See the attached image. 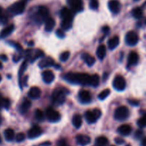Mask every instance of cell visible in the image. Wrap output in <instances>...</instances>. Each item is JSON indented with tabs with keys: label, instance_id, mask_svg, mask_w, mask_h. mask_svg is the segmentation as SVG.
I'll return each instance as SVG.
<instances>
[{
	"label": "cell",
	"instance_id": "obj_1",
	"mask_svg": "<svg viewBox=\"0 0 146 146\" xmlns=\"http://www.w3.org/2000/svg\"><path fill=\"white\" fill-rule=\"evenodd\" d=\"M91 75L86 73L69 72L64 76V79L71 84L90 85Z\"/></svg>",
	"mask_w": 146,
	"mask_h": 146
},
{
	"label": "cell",
	"instance_id": "obj_2",
	"mask_svg": "<svg viewBox=\"0 0 146 146\" xmlns=\"http://www.w3.org/2000/svg\"><path fill=\"white\" fill-rule=\"evenodd\" d=\"M66 92L63 88H57L54 90L51 94V102L55 105H61L66 100Z\"/></svg>",
	"mask_w": 146,
	"mask_h": 146
},
{
	"label": "cell",
	"instance_id": "obj_3",
	"mask_svg": "<svg viewBox=\"0 0 146 146\" xmlns=\"http://www.w3.org/2000/svg\"><path fill=\"white\" fill-rule=\"evenodd\" d=\"M49 16V10L44 6H40L37 9L36 12L34 15V20L37 23H42L45 21Z\"/></svg>",
	"mask_w": 146,
	"mask_h": 146
},
{
	"label": "cell",
	"instance_id": "obj_4",
	"mask_svg": "<svg viewBox=\"0 0 146 146\" xmlns=\"http://www.w3.org/2000/svg\"><path fill=\"white\" fill-rule=\"evenodd\" d=\"M26 7V2L24 1H19L14 3L12 5L10 6L7 9L8 14L11 15H18L24 12Z\"/></svg>",
	"mask_w": 146,
	"mask_h": 146
},
{
	"label": "cell",
	"instance_id": "obj_5",
	"mask_svg": "<svg viewBox=\"0 0 146 146\" xmlns=\"http://www.w3.org/2000/svg\"><path fill=\"white\" fill-rule=\"evenodd\" d=\"M129 110L125 106H120L119 107L115 110V113H114V117L115 120L123 121L125 120L129 117Z\"/></svg>",
	"mask_w": 146,
	"mask_h": 146
},
{
	"label": "cell",
	"instance_id": "obj_6",
	"mask_svg": "<svg viewBox=\"0 0 146 146\" xmlns=\"http://www.w3.org/2000/svg\"><path fill=\"white\" fill-rule=\"evenodd\" d=\"M113 86L118 91H123L126 87V82L125 78L121 75H118L115 77L113 82Z\"/></svg>",
	"mask_w": 146,
	"mask_h": 146
},
{
	"label": "cell",
	"instance_id": "obj_7",
	"mask_svg": "<svg viewBox=\"0 0 146 146\" xmlns=\"http://www.w3.org/2000/svg\"><path fill=\"white\" fill-rule=\"evenodd\" d=\"M46 116L47 119L48 121L51 122V123H56V122L59 121L61 119V115L56 110H54L53 108H48L46 111Z\"/></svg>",
	"mask_w": 146,
	"mask_h": 146
},
{
	"label": "cell",
	"instance_id": "obj_8",
	"mask_svg": "<svg viewBox=\"0 0 146 146\" xmlns=\"http://www.w3.org/2000/svg\"><path fill=\"white\" fill-rule=\"evenodd\" d=\"M138 36L136 32L133 31H130L125 35V42L129 46H135L138 42Z\"/></svg>",
	"mask_w": 146,
	"mask_h": 146
},
{
	"label": "cell",
	"instance_id": "obj_9",
	"mask_svg": "<svg viewBox=\"0 0 146 146\" xmlns=\"http://www.w3.org/2000/svg\"><path fill=\"white\" fill-rule=\"evenodd\" d=\"M68 3L73 12H80L84 9L82 0H68Z\"/></svg>",
	"mask_w": 146,
	"mask_h": 146
},
{
	"label": "cell",
	"instance_id": "obj_10",
	"mask_svg": "<svg viewBox=\"0 0 146 146\" xmlns=\"http://www.w3.org/2000/svg\"><path fill=\"white\" fill-rule=\"evenodd\" d=\"M42 134V130L38 125H34L29 130L27 136L29 139H34L39 137Z\"/></svg>",
	"mask_w": 146,
	"mask_h": 146
},
{
	"label": "cell",
	"instance_id": "obj_11",
	"mask_svg": "<svg viewBox=\"0 0 146 146\" xmlns=\"http://www.w3.org/2000/svg\"><path fill=\"white\" fill-rule=\"evenodd\" d=\"M78 99L81 103L86 104V103L91 102V95L89 92L87 91V90H81L78 92Z\"/></svg>",
	"mask_w": 146,
	"mask_h": 146
},
{
	"label": "cell",
	"instance_id": "obj_12",
	"mask_svg": "<svg viewBox=\"0 0 146 146\" xmlns=\"http://www.w3.org/2000/svg\"><path fill=\"white\" fill-rule=\"evenodd\" d=\"M55 62L54 59L50 57H46L43 58L42 60H40L38 62V67L40 68H46V67H51V66H55Z\"/></svg>",
	"mask_w": 146,
	"mask_h": 146
},
{
	"label": "cell",
	"instance_id": "obj_13",
	"mask_svg": "<svg viewBox=\"0 0 146 146\" xmlns=\"http://www.w3.org/2000/svg\"><path fill=\"white\" fill-rule=\"evenodd\" d=\"M60 15H61L62 20H71V21H73V19H74L73 11L70 9L67 8V7H64L61 10Z\"/></svg>",
	"mask_w": 146,
	"mask_h": 146
},
{
	"label": "cell",
	"instance_id": "obj_14",
	"mask_svg": "<svg viewBox=\"0 0 146 146\" xmlns=\"http://www.w3.org/2000/svg\"><path fill=\"white\" fill-rule=\"evenodd\" d=\"M76 139L77 143L81 146H86L91 143V137L86 135H78Z\"/></svg>",
	"mask_w": 146,
	"mask_h": 146
},
{
	"label": "cell",
	"instance_id": "obj_15",
	"mask_svg": "<svg viewBox=\"0 0 146 146\" xmlns=\"http://www.w3.org/2000/svg\"><path fill=\"white\" fill-rule=\"evenodd\" d=\"M138 60H139V57L138 53L135 52H131L128 57V67L136 65L138 62Z\"/></svg>",
	"mask_w": 146,
	"mask_h": 146
},
{
	"label": "cell",
	"instance_id": "obj_16",
	"mask_svg": "<svg viewBox=\"0 0 146 146\" xmlns=\"http://www.w3.org/2000/svg\"><path fill=\"white\" fill-rule=\"evenodd\" d=\"M108 8L110 11L113 14H118L121 9V4L117 0H111L108 2Z\"/></svg>",
	"mask_w": 146,
	"mask_h": 146
},
{
	"label": "cell",
	"instance_id": "obj_17",
	"mask_svg": "<svg viewBox=\"0 0 146 146\" xmlns=\"http://www.w3.org/2000/svg\"><path fill=\"white\" fill-rule=\"evenodd\" d=\"M42 78L44 82L49 84L54 81L55 75H54V72L51 70H45L42 72Z\"/></svg>",
	"mask_w": 146,
	"mask_h": 146
},
{
	"label": "cell",
	"instance_id": "obj_18",
	"mask_svg": "<svg viewBox=\"0 0 146 146\" xmlns=\"http://www.w3.org/2000/svg\"><path fill=\"white\" fill-rule=\"evenodd\" d=\"M14 29H15V26L14 24H9L6 27L0 32V39H4L9 37L14 31Z\"/></svg>",
	"mask_w": 146,
	"mask_h": 146
},
{
	"label": "cell",
	"instance_id": "obj_19",
	"mask_svg": "<svg viewBox=\"0 0 146 146\" xmlns=\"http://www.w3.org/2000/svg\"><path fill=\"white\" fill-rule=\"evenodd\" d=\"M85 119L87 123H89V124H93V123H95L98 118L94 112V110H92V111L88 110L85 113Z\"/></svg>",
	"mask_w": 146,
	"mask_h": 146
},
{
	"label": "cell",
	"instance_id": "obj_20",
	"mask_svg": "<svg viewBox=\"0 0 146 146\" xmlns=\"http://www.w3.org/2000/svg\"><path fill=\"white\" fill-rule=\"evenodd\" d=\"M118 132L120 135L123 136H128L132 132V127L131 125L127 124L122 125L118 128Z\"/></svg>",
	"mask_w": 146,
	"mask_h": 146
},
{
	"label": "cell",
	"instance_id": "obj_21",
	"mask_svg": "<svg viewBox=\"0 0 146 146\" xmlns=\"http://www.w3.org/2000/svg\"><path fill=\"white\" fill-rule=\"evenodd\" d=\"M41 94V91L40 88H38V87H33L29 91L28 95L30 98L33 99V100H36V99L39 98Z\"/></svg>",
	"mask_w": 146,
	"mask_h": 146
},
{
	"label": "cell",
	"instance_id": "obj_22",
	"mask_svg": "<svg viewBox=\"0 0 146 146\" xmlns=\"http://www.w3.org/2000/svg\"><path fill=\"white\" fill-rule=\"evenodd\" d=\"M81 58L86 62V64H87L89 67L94 65L96 62V59L95 57H93L92 55H91L88 53H84V54L81 55Z\"/></svg>",
	"mask_w": 146,
	"mask_h": 146
},
{
	"label": "cell",
	"instance_id": "obj_23",
	"mask_svg": "<svg viewBox=\"0 0 146 146\" xmlns=\"http://www.w3.org/2000/svg\"><path fill=\"white\" fill-rule=\"evenodd\" d=\"M120 43V39L118 36H114L110 39L108 42V47L110 50H113L116 48Z\"/></svg>",
	"mask_w": 146,
	"mask_h": 146
},
{
	"label": "cell",
	"instance_id": "obj_24",
	"mask_svg": "<svg viewBox=\"0 0 146 146\" xmlns=\"http://www.w3.org/2000/svg\"><path fill=\"white\" fill-rule=\"evenodd\" d=\"M44 23H45V30L46 31H48V32L51 31L54 29L56 24L55 20L51 17L47 18L45 20V21H44Z\"/></svg>",
	"mask_w": 146,
	"mask_h": 146
},
{
	"label": "cell",
	"instance_id": "obj_25",
	"mask_svg": "<svg viewBox=\"0 0 146 146\" xmlns=\"http://www.w3.org/2000/svg\"><path fill=\"white\" fill-rule=\"evenodd\" d=\"M31 106V102H30V100H27V99H24L23 102L21 103V104L20 105L19 110L20 113L24 114V113H27V111H29V110L30 109Z\"/></svg>",
	"mask_w": 146,
	"mask_h": 146
},
{
	"label": "cell",
	"instance_id": "obj_26",
	"mask_svg": "<svg viewBox=\"0 0 146 146\" xmlns=\"http://www.w3.org/2000/svg\"><path fill=\"white\" fill-rule=\"evenodd\" d=\"M96 54L98 59L101 60H104L106 55V46L104 44H101L97 49Z\"/></svg>",
	"mask_w": 146,
	"mask_h": 146
},
{
	"label": "cell",
	"instance_id": "obj_27",
	"mask_svg": "<svg viewBox=\"0 0 146 146\" xmlns=\"http://www.w3.org/2000/svg\"><path fill=\"white\" fill-rule=\"evenodd\" d=\"M4 137L7 141H12L15 139V133L14 131L11 128H7L4 130Z\"/></svg>",
	"mask_w": 146,
	"mask_h": 146
},
{
	"label": "cell",
	"instance_id": "obj_28",
	"mask_svg": "<svg viewBox=\"0 0 146 146\" xmlns=\"http://www.w3.org/2000/svg\"><path fill=\"white\" fill-rule=\"evenodd\" d=\"M72 123L76 128H79L82 125V117L79 114H75L73 116Z\"/></svg>",
	"mask_w": 146,
	"mask_h": 146
},
{
	"label": "cell",
	"instance_id": "obj_29",
	"mask_svg": "<svg viewBox=\"0 0 146 146\" xmlns=\"http://www.w3.org/2000/svg\"><path fill=\"white\" fill-rule=\"evenodd\" d=\"M8 13L6 12L1 7H0V25L6 24L8 21Z\"/></svg>",
	"mask_w": 146,
	"mask_h": 146
},
{
	"label": "cell",
	"instance_id": "obj_30",
	"mask_svg": "<svg viewBox=\"0 0 146 146\" xmlns=\"http://www.w3.org/2000/svg\"><path fill=\"white\" fill-rule=\"evenodd\" d=\"M108 143V139L105 136H100L96 139L95 144L96 146H106Z\"/></svg>",
	"mask_w": 146,
	"mask_h": 146
},
{
	"label": "cell",
	"instance_id": "obj_31",
	"mask_svg": "<svg viewBox=\"0 0 146 146\" xmlns=\"http://www.w3.org/2000/svg\"><path fill=\"white\" fill-rule=\"evenodd\" d=\"M143 9L140 7H135L132 10V15L133 16L134 18L135 19H141L143 17Z\"/></svg>",
	"mask_w": 146,
	"mask_h": 146
},
{
	"label": "cell",
	"instance_id": "obj_32",
	"mask_svg": "<svg viewBox=\"0 0 146 146\" xmlns=\"http://www.w3.org/2000/svg\"><path fill=\"white\" fill-rule=\"evenodd\" d=\"M73 21L71 20H61V27L64 30H68L72 27Z\"/></svg>",
	"mask_w": 146,
	"mask_h": 146
},
{
	"label": "cell",
	"instance_id": "obj_33",
	"mask_svg": "<svg viewBox=\"0 0 146 146\" xmlns=\"http://www.w3.org/2000/svg\"><path fill=\"white\" fill-rule=\"evenodd\" d=\"M100 82V77L98 74H93L91 77V84L93 87H97Z\"/></svg>",
	"mask_w": 146,
	"mask_h": 146
},
{
	"label": "cell",
	"instance_id": "obj_34",
	"mask_svg": "<svg viewBox=\"0 0 146 146\" xmlns=\"http://www.w3.org/2000/svg\"><path fill=\"white\" fill-rule=\"evenodd\" d=\"M27 62H28V60L26 59V60L24 61V62L21 64V67H20L19 72V82L21 81V78H22L23 74H24V71H25L26 69H27Z\"/></svg>",
	"mask_w": 146,
	"mask_h": 146
},
{
	"label": "cell",
	"instance_id": "obj_35",
	"mask_svg": "<svg viewBox=\"0 0 146 146\" xmlns=\"http://www.w3.org/2000/svg\"><path fill=\"white\" fill-rule=\"evenodd\" d=\"M111 94V90L109 89H105V90H103L101 92H100V94H98V99L101 100H105L106 98L109 96V94Z\"/></svg>",
	"mask_w": 146,
	"mask_h": 146
},
{
	"label": "cell",
	"instance_id": "obj_36",
	"mask_svg": "<svg viewBox=\"0 0 146 146\" xmlns=\"http://www.w3.org/2000/svg\"><path fill=\"white\" fill-rule=\"evenodd\" d=\"M44 113L42 110L37 109L35 110V117L38 121L42 122L44 120Z\"/></svg>",
	"mask_w": 146,
	"mask_h": 146
},
{
	"label": "cell",
	"instance_id": "obj_37",
	"mask_svg": "<svg viewBox=\"0 0 146 146\" xmlns=\"http://www.w3.org/2000/svg\"><path fill=\"white\" fill-rule=\"evenodd\" d=\"M138 125L140 127L143 128V127H145L146 126V114L144 115L143 116L141 117L139 120H138Z\"/></svg>",
	"mask_w": 146,
	"mask_h": 146
},
{
	"label": "cell",
	"instance_id": "obj_38",
	"mask_svg": "<svg viewBox=\"0 0 146 146\" xmlns=\"http://www.w3.org/2000/svg\"><path fill=\"white\" fill-rule=\"evenodd\" d=\"M70 57V52L68 51H65L64 52H62L60 55V60L61 62H66L68 60Z\"/></svg>",
	"mask_w": 146,
	"mask_h": 146
},
{
	"label": "cell",
	"instance_id": "obj_39",
	"mask_svg": "<svg viewBox=\"0 0 146 146\" xmlns=\"http://www.w3.org/2000/svg\"><path fill=\"white\" fill-rule=\"evenodd\" d=\"M26 138V135L23 133H19L15 135L16 141L18 143H21V142L24 141Z\"/></svg>",
	"mask_w": 146,
	"mask_h": 146
},
{
	"label": "cell",
	"instance_id": "obj_40",
	"mask_svg": "<svg viewBox=\"0 0 146 146\" xmlns=\"http://www.w3.org/2000/svg\"><path fill=\"white\" fill-rule=\"evenodd\" d=\"M98 6H99V4H98V0H91L90 1L89 7L91 9L96 10L98 8Z\"/></svg>",
	"mask_w": 146,
	"mask_h": 146
},
{
	"label": "cell",
	"instance_id": "obj_41",
	"mask_svg": "<svg viewBox=\"0 0 146 146\" xmlns=\"http://www.w3.org/2000/svg\"><path fill=\"white\" fill-rule=\"evenodd\" d=\"M9 44H11V46H13V47H15L16 50H17V51L20 52H21L22 51V47H21V46L20 45V44H19V43L15 42H12V41L9 42Z\"/></svg>",
	"mask_w": 146,
	"mask_h": 146
},
{
	"label": "cell",
	"instance_id": "obj_42",
	"mask_svg": "<svg viewBox=\"0 0 146 146\" xmlns=\"http://www.w3.org/2000/svg\"><path fill=\"white\" fill-rule=\"evenodd\" d=\"M56 34L57 37H59V38L62 39L65 37V33L63 31L62 29H58L56 30Z\"/></svg>",
	"mask_w": 146,
	"mask_h": 146
},
{
	"label": "cell",
	"instance_id": "obj_43",
	"mask_svg": "<svg viewBox=\"0 0 146 146\" xmlns=\"http://www.w3.org/2000/svg\"><path fill=\"white\" fill-rule=\"evenodd\" d=\"M58 146H70L67 143L66 140L64 139H61L58 142Z\"/></svg>",
	"mask_w": 146,
	"mask_h": 146
},
{
	"label": "cell",
	"instance_id": "obj_44",
	"mask_svg": "<svg viewBox=\"0 0 146 146\" xmlns=\"http://www.w3.org/2000/svg\"><path fill=\"white\" fill-rule=\"evenodd\" d=\"M143 135V133L142 130H137L136 133H135V137H136L137 139H140L141 137H142Z\"/></svg>",
	"mask_w": 146,
	"mask_h": 146
},
{
	"label": "cell",
	"instance_id": "obj_45",
	"mask_svg": "<svg viewBox=\"0 0 146 146\" xmlns=\"http://www.w3.org/2000/svg\"><path fill=\"white\" fill-rule=\"evenodd\" d=\"M115 142L118 145H122L123 144V143H125V140H124L123 139L121 138V137H116V138L115 139Z\"/></svg>",
	"mask_w": 146,
	"mask_h": 146
},
{
	"label": "cell",
	"instance_id": "obj_46",
	"mask_svg": "<svg viewBox=\"0 0 146 146\" xmlns=\"http://www.w3.org/2000/svg\"><path fill=\"white\" fill-rule=\"evenodd\" d=\"M102 31L105 34H108L110 31V28L108 26H104L102 29Z\"/></svg>",
	"mask_w": 146,
	"mask_h": 146
},
{
	"label": "cell",
	"instance_id": "obj_47",
	"mask_svg": "<svg viewBox=\"0 0 146 146\" xmlns=\"http://www.w3.org/2000/svg\"><path fill=\"white\" fill-rule=\"evenodd\" d=\"M21 54H16V55L14 56V57H13V60H14V61L15 62H18L19 60H21Z\"/></svg>",
	"mask_w": 146,
	"mask_h": 146
},
{
	"label": "cell",
	"instance_id": "obj_48",
	"mask_svg": "<svg viewBox=\"0 0 146 146\" xmlns=\"http://www.w3.org/2000/svg\"><path fill=\"white\" fill-rule=\"evenodd\" d=\"M128 102H129L130 104H133V105H138L139 104L138 100H128Z\"/></svg>",
	"mask_w": 146,
	"mask_h": 146
},
{
	"label": "cell",
	"instance_id": "obj_49",
	"mask_svg": "<svg viewBox=\"0 0 146 146\" xmlns=\"http://www.w3.org/2000/svg\"><path fill=\"white\" fill-rule=\"evenodd\" d=\"M4 98H5V97H3L2 95H1V94L0 93V108L3 107V106H4Z\"/></svg>",
	"mask_w": 146,
	"mask_h": 146
},
{
	"label": "cell",
	"instance_id": "obj_50",
	"mask_svg": "<svg viewBox=\"0 0 146 146\" xmlns=\"http://www.w3.org/2000/svg\"><path fill=\"white\" fill-rule=\"evenodd\" d=\"M141 146H146V137H144L143 139L142 140L141 143Z\"/></svg>",
	"mask_w": 146,
	"mask_h": 146
},
{
	"label": "cell",
	"instance_id": "obj_51",
	"mask_svg": "<svg viewBox=\"0 0 146 146\" xmlns=\"http://www.w3.org/2000/svg\"><path fill=\"white\" fill-rule=\"evenodd\" d=\"M0 58H1L2 60H4V61H7V60H8L7 56L4 55V54H1V55H0Z\"/></svg>",
	"mask_w": 146,
	"mask_h": 146
},
{
	"label": "cell",
	"instance_id": "obj_52",
	"mask_svg": "<svg viewBox=\"0 0 146 146\" xmlns=\"http://www.w3.org/2000/svg\"><path fill=\"white\" fill-rule=\"evenodd\" d=\"M2 67H3L2 64H1V62H0V69H1V68H2Z\"/></svg>",
	"mask_w": 146,
	"mask_h": 146
},
{
	"label": "cell",
	"instance_id": "obj_53",
	"mask_svg": "<svg viewBox=\"0 0 146 146\" xmlns=\"http://www.w3.org/2000/svg\"><path fill=\"white\" fill-rule=\"evenodd\" d=\"M1 115H0V125H1Z\"/></svg>",
	"mask_w": 146,
	"mask_h": 146
},
{
	"label": "cell",
	"instance_id": "obj_54",
	"mask_svg": "<svg viewBox=\"0 0 146 146\" xmlns=\"http://www.w3.org/2000/svg\"><path fill=\"white\" fill-rule=\"evenodd\" d=\"M1 81V74H0V82Z\"/></svg>",
	"mask_w": 146,
	"mask_h": 146
},
{
	"label": "cell",
	"instance_id": "obj_55",
	"mask_svg": "<svg viewBox=\"0 0 146 146\" xmlns=\"http://www.w3.org/2000/svg\"><path fill=\"white\" fill-rule=\"evenodd\" d=\"M1 136H0V143H1Z\"/></svg>",
	"mask_w": 146,
	"mask_h": 146
},
{
	"label": "cell",
	"instance_id": "obj_56",
	"mask_svg": "<svg viewBox=\"0 0 146 146\" xmlns=\"http://www.w3.org/2000/svg\"><path fill=\"white\" fill-rule=\"evenodd\" d=\"M145 24H146V19H145Z\"/></svg>",
	"mask_w": 146,
	"mask_h": 146
},
{
	"label": "cell",
	"instance_id": "obj_57",
	"mask_svg": "<svg viewBox=\"0 0 146 146\" xmlns=\"http://www.w3.org/2000/svg\"><path fill=\"white\" fill-rule=\"evenodd\" d=\"M111 146H113V145H111Z\"/></svg>",
	"mask_w": 146,
	"mask_h": 146
}]
</instances>
